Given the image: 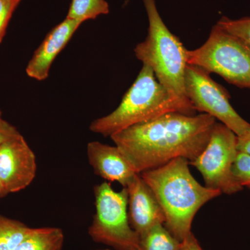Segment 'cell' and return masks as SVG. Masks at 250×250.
<instances>
[{"label":"cell","instance_id":"cell-10","mask_svg":"<svg viewBox=\"0 0 250 250\" xmlns=\"http://www.w3.org/2000/svg\"><path fill=\"white\" fill-rule=\"evenodd\" d=\"M130 225L141 237L156 225L166 222L162 208L141 174H136L126 187Z\"/></svg>","mask_w":250,"mask_h":250},{"label":"cell","instance_id":"cell-23","mask_svg":"<svg viewBox=\"0 0 250 250\" xmlns=\"http://www.w3.org/2000/svg\"><path fill=\"white\" fill-rule=\"evenodd\" d=\"M8 194H9V192L6 190V188L4 187V184L0 179V198H2V197L7 195Z\"/></svg>","mask_w":250,"mask_h":250},{"label":"cell","instance_id":"cell-11","mask_svg":"<svg viewBox=\"0 0 250 250\" xmlns=\"http://www.w3.org/2000/svg\"><path fill=\"white\" fill-rule=\"evenodd\" d=\"M82 24L66 18L49 31L28 62L26 67L27 76L37 81L45 80L54 60Z\"/></svg>","mask_w":250,"mask_h":250},{"label":"cell","instance_id":"cell-19","mask_svg":"<svg viewBox=\"0 0 250 250\" xmlns=\"http://www.w3.org/2000/svg\"><path fill=\"white\" fill-rule=\"evenodd\" d=\"M21 1L22 0H0V44L6 34L10 20Z\"/></svg>","mask_w":250,"mask_h":250},{"label":"cell","instance_id":"cell-1","mask_svg":"<svg viewBox=\"0 0 250 250\" xmlns=\"http://www.w3.org/2000/svg\"><path fill=\"white\" fill-rule=\"evenodd\" d=\"M216 120L206 113H166L110 136L137 173L177 158L195 160L209 141Z\"/></svg>","mask_w":250,"mask_h":250},{"label":"cell","instance_id":"cell-24","mask_svg":"<svg viewBox=\"0 0 250 250\" xmlns=\"http://www.w3.org/2000/svg\"><path fill=\"white\" fill-rule=\"evenodd\" d=\"M109 250L106 249V250Z\"/></svg>","mask_w":250,"mask_h":250},{"label":"cell","instance_id":"cell-7","mask_svg":"<svg viewBox=\"0 0 250 250\" xmlns=\"http://www.w3.org/2000/svg\"><path fill=\"white\" fill-rule=\"evenodd\" d=\"M237 139L238 136L233 131L216 122L205 149L195 160L189 162L201 173L205 187L226 195L243 190L232 174L233 164L238 152Z\"/></svg>","mask_w":250,"mask_h":250},{"label":"cell","instance_id":"cell-13","mask_svg":"<svg viewBox=\"0 0 250 250\" xmlns=\"http://www.w3.org/2000/svg\"><path fill=\"white\" fill-rule=\"evenodd\" d=\"M64 235L57 228H32L14 250H62Z\"/></svg>","mask_w":250,"mask_h":250},{"label":"cell","instance_id":"cell-3","mask_svg":"<svg viewBox=\"0 0 250 250\" xmlns=\"http://www.w3.org/2000/svg\"><path fill=\"white\" fill-rule=\"evenodd\" d=\"M192 105L171 95L156 78L152 69L143 64L139 75L125 94L116 110L92 122L89 129L104 136L146 123L166 113L179 112L195 115Z\"/></svg>","mask_w":250,"mask_h":250},{"label":"cell","instance_id":"cell-4","mask_svg":"<svg viewBox=\"0 0 250 250\" xmlns=\"http://www.w3.org/2000/svg\"><path fill=\"white\" fill-rule=\"evenodd\" d=\"M143 1L149 22L148 34L146 40L135 47V55L152 69L159 83L171 95L192 105L184 86L188 49L163 21L155 0Z\"/></svg>","mask_w":250,"mask_h":250},{"label":"cell","instance_id":"cell-20","mask_svg":"<svg viewBox=\"0 0 250 250\" xmlns=\"http://www.w3.org/2000/svg\"><path fill=\"white\" fill-rule=\"evenodd\" d=\"M21 135L16 126L4 119L2 112L0 109V145Z\"/></svg>","mask_w":250,"mask_h":250},{"label":"cell","instance_id":"cell-9","mask_svg":"<svg viewBox=\"0 0 250 250\" xmlns=\"http://www.w3.org/2000/svg\"><path fill=\"white\" fill-rule=\"evenodd\" d=\"M36 170L35 154L22 134L0 145V179L9 193L29 187Z\"/></svg>","mask_w":250,"mask_h":250},{"label":"cell","instance_id":"cell-2","mask_svg":"<svg viewBox=\"0 0 250 250\" xmlns=\"http://www.w3.org/2000/svg\"><path fill=\"white\" fill-rule=\"evenodd\" d=\"M188 165L187 159L177 158L140 174L162 208L166 228L180 242L191 233L192 220L202 206L222 195L199 183Z\"/></svg>","mask_w":250,"mask_h":250},{"label":"cell","instance_id":"cell-16","mask_svg":"<svg viewBox=\"0 0 250 250\" xmlns=\"http://www.w3.org/2000/svg\"><path fill=\"white\" fill-rule=\"evenodd\" d=\"M108 13L109 5L106 0H72L66 18L83 23Z\"/></svg>","mask_w":250,"mask_h":250},{"label":"cell","instance_id":"cell-12","mask_svg":"<svg viewBox=\"0 0 250 250\" xmlns=\"http://www.w3.org/2000/svg\"><path fill=\"white\" fill-rule=\"evenodd\" d=\"M88 163L97 175L125 188L137 172L118 146L93 141L87 145Z\"/></svg>","mask_w":250,"mask_h":250},{"label":"cell","instance_id":"cell-15","mask_svg":"<svg viewBox=\"0 0 250 250\" xmlns=\"http://www.w3.org/2000/svg\"><path fill=\"white\" fill-rule=\"evenodd\" d=\"M32 228L0 215V250H14Z\"/></svg>","mask_w":250,"mask_h":250},{"label":"cell","instance_id":"cell-8","mask_svg":"<svg viewBox=\"0 0 250 250\" xmlns=\"http://www.w3.org/2000/svg\"><path fill=\"white\" fill-rule=\"evenodd\" d=\"M184 86L187 98L195 111L218 120L237 136L250 130V123L243 119L230 104L228 92L202 67L188 64Z\"/></svg>","mask_w":250,"mask_h":250},{"label":"cell","instance_id":"cell-5","mask_svg":"<svg viewBox=\"0 0 250 250\" xmlns=\"http://www.w3.org/2000/svg\"><path fill=\"white\" fill-rule=\"evenodd\" d=\"M187 62L237 87L250 88V46L217 24L203 45L187 51Z\"/></svg>","mask_w":250,"mask_h":250},{"label":"cell","instance_id":"cell-22","mask_svg":"<svg viewBox=\"0 0 250 250\" xmlns=\"http://www.w3.org/2000/svg\"><path fill=\"white\" fill-rule=\"evenodd\" d=\"M237 148L238 151L250 154V130L242 136H238Z\"/></svg>","mask_w":250,"mask_h":250},{"label":"cell","instance_id":"cell-6","mask_svg":"<svg viewBox=\"0 0 250 250\" xmlns=\"http://www.w3.org/2000/svg\"><path fill=\"white\" fill-rule=\"evenodd\" d=\"M95 214L88 229L92 239L116 250H137L140 236L131 228L128 213V192L116 191L104 182L94 188Z\"/></svg>","mask_w":250,"mask_h":250},{"label":"cell","instance_id":"cell-14","mask_svg":"<svg viewBox=\"0 0 250 250\" xmlns=\"http://www.w3.org/2000/svg\"><path fill=\"white\" fill-rule=\"evenodd\" d=\"M181 242L159 224L140 237L137 250H179Z\"/></svg>","mask_w":250,"mask_h":250},{"label":"cell","instance_id":"cell-17","mask_svg":"<svg viewBox=\"0 0 250 250\" xmlns=\"http://www.w3.org/2000/svg\"><path fill=\"white\" fill-rule=\"evenodd\" d=\"M217 24L225 31L241 38L250 46V17L232 20L224 16Z\"/></svg>","mask_w":250,"mask_h":250},{"label":"cell","instance_id":"cell-18","mask_svg":"<svg viewBox=\"0 0 250 250\" xmlns=\"http://www.w3.org/2000/svg\"><path fill=\"white\" fill-rule=\"evenodd\" d=\"M233 178L241 187L250 189V154L238 151L232 166Z\"/></svg>","mask_w":250,"mask_h":250},{"label":"cell","instance_id":"cell-21","mask_svg":"<svg viewBox=\"0 0 250 250\" xmlns=\"http://www.w3.org/2000/svg\"><path fill=\"white\" fill-rule=\"evenodd\" d=\"M179 250H203L192 232L181 242Z\"/></svg>","mask_w":250,"mask_h":250}]
</instances>
